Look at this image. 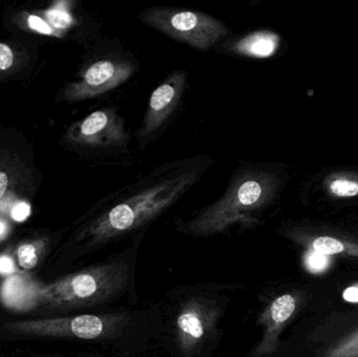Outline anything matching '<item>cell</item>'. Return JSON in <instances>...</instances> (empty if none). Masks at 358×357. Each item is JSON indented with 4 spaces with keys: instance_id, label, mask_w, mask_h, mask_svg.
<instances>
[{
    "instance_id": "obj_1",
    "label": "cell",
    "mask_w": 358,
    "mask_h": 357,
    "mask_svg": "<svg viewBox=\"0 0 358 357\" xmlns=\"http://www.w3.org/2000/svg\"><path fill=\"white\" fill-rule=\"evenodd\" d=\"M210 163L208 157L198 156L155 168L136 184L109 195L79 240L87 249H96L140 230L178 203Z\"/></svg>"
},
{
    "instance_id": "obj_2",
    "label": "cell",
    "mask_w": 358,
    "mask_h": 357,
    "mask_svg": "<svg viewBox=\"0 0 358 357\" xmlns=\"http://www.w3.org/2000/svg\"><path fill=\"white\" fill-rule=\"evenodd\" d=\"M262 165L236 170L220 198L179 226L181 232L208 237L238 224H254V214L266 207L279 191L280 178Z\"/></svg>"
},
{
    "instance_id": "obj_3",
    "label": "cell",
    "mask_w": 358,
    "mask_h": 357,
    "mask_svg": "<svg viewBox=\"0 0 358 357\" xmlns=\"http://www.w3.org/2000/svg\"><path fill=\"white\" fill-rule=\"evenodd\" d=\"M129 281L127 260L92 266L46 284L45 307L71 310L109 303L126 293Z\"/></svg>"
},
{
    "instance_id": "obj_4",
    "label": "cell",
    "mask_w": 358,
    "mask_h": 357,
    "mask_svg": "<svg viewBox=\"0 0 358 357\" xmlns=\"http://www.w3.org/2000/svg\"><path fill=\"white\" fill-rule=\"evenodd\" d=\"M138 19L164 35L202 52L229 33V27L215 17L185 8H147L140 13Z\"/></svg>"
},
{
    "instance_id": "obj_5",
    "label": "cell",
    "mask_w": 358,
    "mask_h": 357,
    "mask_svg": "<svg viewBox=\"0 0 358 357\" xmlns=\"http://www.w3.org/2000/svg\"><path fill=\"white\" fill-rule=\"evenodd\" d=\"M127 322L124 314H82L63 318L20 321L6 325L10 333L34 337L98 340L121 330Z\"/></svg>"
},
{
    "instance_id": "obj_6",
    "label": "cell",
    "mask_w": 358,
    "mask_h": 357,
    "mask_svg": "<svg viewBox=\"0 0 358 357\" xmlns=\"http://www.w3.org/2000/svg\"><path fill=\"white\" fill-rule=\"evenodd\" d=\"M221 306L204 297L187 300L179 309L176 321V337L179 350L192 356L214 331L221 316Z\"/></svg>"
},
{
    "instance_id": "obj_7",
    "label": "cell",
    "mask_w": 358,
    "mask_h": 357,
    "mask_svg": "<svg viewBox=\"0 0 358 357\" xmlns=\"http://www.w3.org/2000/svg\"><path fill=\"white\" fill-rule=\"evenodd\" d=\"M185 83L187 75L185 71H176L153 90L144 121L136 132L141 146L148 144L173 115L182 98Z\"/></svg>"
},
{
    "instance_id": "obj_8",
    "label": "cell",
    "mask_w": 358,
    "mask_h": 357,
    "mask_svg": "<svg viewBox=\"0 0 358 357\" xmlns=\"http://www.w3.org/2000/svg\"><path fill=\"white\" fill-rule=\"evenodd\" d=\"M134 73V66L128 60L102 59L88 67L80 83L71 86L69 96L83 100L101 96L122 85Z\"/></svg>"
},
{
    "instance_id": "obj_9",
    "label": "cell",
    "mask_w": 358,
    "mask_h": 357,
    "mask_svg": "<svg viewBox=\"0 0 358 357\" xmlns=\"http://www.w3.org/2000/svg\"><path fill=\"white\" fill-rule=\"evenodd\" d=\"M298 300L292 293H285L273 300L259 319L263 335L258 345L248 357H265L277 351L279 337L285 325L296 314Z\"/></svg>"
},
{
    "instance_id": "obj_10",
    "label": "cell",
    "mask_w": 358,
    "mask_h": 357,
    "mask_svg": "<svg viewBox=\"0 0 358 357\" xmlns=\"http://www.w3.org/2000/svg\"><path fill=\"white\" fill-rule=\"evenodd\" d=\"M79 138L90 146L113 148L128 142L123 119L113 109H101L85 117L79 126Z\"/></svg>"
},
{
    "instance_id": "obj_11",
    "label": "cell",
    "mask_w": 358,
    "mask_h": 357,
    "mask_svg": "<svg viewBox=\"0 0 358 357\" xmlns=\"http://www.w3.org/2000/svg\"><path fill=\"white\" fill-rule=\"evenodd\" d=\"M45 285L27 275L18 272L2 283L0 300L10 309L29 312L45 306Z\"/></svg>"
},
{
    "instance_id": "obj_12",
    "label": "cell",
    "mask_w": 358,
    "mask_h": 357,
    "mask_svg": "<svg viewBox=\"0 0 358 357\" xmlns=\"http://www.w3.org/2000/svg\"><path fill=\"white\" fill-rule=\"evenodd\" d=\"M275 40L268 34H255L234 43L233 52L252 57L269 56L275 50Z\"/></svg>"
},
{
    "instance_id": "obj_13",
    "label": "cell",
    "mask_w": 358,
    "mask_h": 357,
    "mask_svg": "<svg viewBox=\"0 0 358 357\" xmlns=\"http://www.w3.org/2000/svg\"><path fill=\"white\" fill-rule=\"evenodd\" d=\"M310 249L328 257L336 255L358 257V243L341 240L331 236L315 237L311 241Z\"/></svg>"
},
{
    "instance_id": "obj_14",
    "label": "cell",
    "mask_w": 358,
    "mask_h": 357,
    "mask_svg": "<svg viewBox=\"0 0 358 357\" xmlns=\"http://www.w3.org/2000/svg\"><path fill=\"white\" fill-rule=\"evenodd\" d=\"M328 190L334 196L349 198L358 195V176L341 174L330 178Z\"/></svg>"
},
{
    "instance_id": "obj_15",
    "label": "cell",
    "mask_w": 358,
    "mask_h": 357,
    "mask_svg": "<svg viewBox=\"0 0 358 357\" xmlns=\"http://www.w3.org/2000/svg\"><path fill=\"white\" fill-rule=\"evenodd\" d=\"M41 249L35 243H24L17 249V261L23 270H33L39 263Z\"/></svg>"
},
{
    "instance_id": "obj_16",
    "label": "cell",
    "mask_w": 358,
    "mask_h": 357,
    "mask_svg": "<svg viewBox=\"0 0 358 357\" xmlns=\"http://www.w3.org/2000/svg\"><path fill=\"white\" fill-rule=\"evenodd\" d=\"M323 357H358V330L330 348Z\"/></svg>"
},
{
    "instance_id": "obj_17",
    "label": "cell",
    "mask_w": 358,
    "mask_h": 357,
    "mask_svg": "<svg viewBox=\"0 0 358 357\" xmlns=\"http://www.w3.org/2000/svg\"><path fill=\"white\" fill-rule=\"evenodd\" d=\"M330 264V257L321 255L317 252L309 249L308 253L305 256V265L307 270L313 274H321L327 270Z\"/></svg>"
},
{
    "instance_id": "obj_18",
    "label": "cell",
    "mask_w": 358,
    "mask_h": 357,
    "mask_svg": "<svg viewBox=\"0 0 358 357\" xmlns=\"http://www.w3.org/2000/svg\"><path fill=\"white\" fill-rule=\"evenodd\" d=\"M48 18L50 20V24L52 27H57V29H65V27H69L71 22V16L67 14L64 10H57V8H54V10H50V12H48Z\"/></svg>"
},
{
    "instance_id": "obj_19",
    "label": "cell",
    "mask_w": 358,
    "mask_h": 357,
    "mask_svg": "<svg viewBox=\"0 0 358 357\" xmlns=\"http://www.w3.org/2000/svg\"><path fill=\"white\" fill-rule=\"evenodd\" d=\"M16 261L14 257L10 254H1L0 255V277H10L13 275L18 274Z\"/></svg>"
},
{
    "instance_id": "obj_20",
    "label": "cell",
    "mask_w": 358,
    "mask_h": 357,
    "mask_svg": "<svg viewBox=\"0 0 358 357\" xmlns=\"http://www.w3.org/2000/svg\"><path fill=\"white\" fill-rule=\"evenodd\" d=\"M31 215V207L29 203H24V201H19L18 203L14 205L12 212H10V216H12L13 220L17 222H23L29 218Z\"/></svg>"
},
{
    "instance_id": "obj_21",
    "label": "cell",
    "mask_w": 358,
    "mask_h": 357,
    "mask_svg": "<svg viewBox=\"0 0 358 357\" xmlns=\"http://www.w3.org/2000/svg\"><path fill=\"white\" fill-rule=\"evenodd\" d=\"M27 23H29V27L34 31H38V33L44 34V35H52V29L48 23H46L43 19L40 17L31 15L27 19Z\"/></svg>"
},
{
    "instance_id": "obj_22",
    "label": "cell",
    "mask_w": 358,
    "mask_h": 357,
    "mask_svg": "<svg viewBox=\"0 0 358 357\" xmlns=\"http://www.w3.org/2000/svg\"><path fill=\"white\" fill-rule=\"evenodd\" d=\"M14 63V54L10 46L0 43V71H8Z\"/></svg>"
},
{
    "instance_id": "obj_23",
    "label": "cell",
    "mask_w": 358,
    "mask_h": 357,
    "mask_svg": "<svg viewBox=\"0 0 358 357\" xmlns=\"http://www.w3.org/2000/svg\"><path fill=\"white\" fill-rule=\"evenodd\" d=\"M343 299L349 303H358V284L345 289L343 293Z\"/></svg>"
},
{
    "instance_id": "obj_24",
    "label": "cell",
    "mask_w": 358,
    "mask_h": 357,
    "mask_svg": "<svg viewBox=\"0 0 358 357\" xmlns=\"http://www.w3.org/2000/svg\"><path fill=\"white\" fill-rule=\"evenodd\" d=\"M8 178L4 172L0 171V198L3 196L6 193V189H8Z\"/></svg>"
},
{
    "instance_id": "obj_25",
    "label": "cell",
    "mask_w": 358,
    "mask_h": 357,
    "mask_svg": "<svg viewBox=\"0 0 358 357\" xmlns=\"http://www.w3.org/2000/svg\"><path fill=\"white\" fill-rule=\"evenodd\" d=\"M6 234H8V226H6V222L0 220V240L3 239Z\"/></svg>"
}]
</instances>
